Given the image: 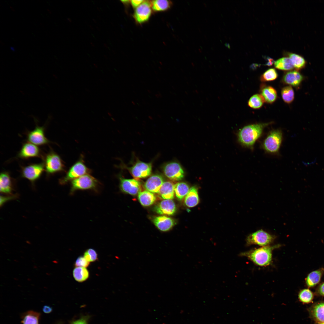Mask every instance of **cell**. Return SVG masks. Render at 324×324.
Instances as JSON below:
<instances>
[{"label":"cell","mask_w":324,"mask_h":324,"mask_svg":"<svg viewBox=\"0 0 324 324\" xmlns=\"http://www.w3.org/2000/svg\"><path fill=\"white\" fill-rule=\"evenodd\" d=\"M270 123H260L245 126L239 131L238 140L245 147L252 148L261 136L263 130Z\"/></svg>","instance_id":"obj_1"},{"label":"cell","mask_w":324,"mask_h":324,"mask_svg":"<svg viewBox=\"0 0 324 324\" xmlns=\"http://www.w3.org/2000/svg\"><path fill=\"white\" fill-rule=\"evenodd\" d=\"M280 246V244H277L263 246L242 252L239 255L240 256L247 257L257 265L261 266H266L268 265L271 262L272 250Z\"/></svg>","instance_id":"obj_2"},{"label":"cell","mask_w":324,"mask_h":324,"mask_svg":"<svg viewBox=\"0 0 324 324\" xmlns=\"http://www.w3.org/2000/svg\"><path fill=\"white\" fill-rule=\"evenodd\" d=\"M99 183L98 181L89 174L84 175L71 181L70 193L72 194L78 190H96Z\"/></svg>","instance_id":"obj_3"},{"label":"cell","mask_w":324,"mask_h":324,"mask_svg":"<svg viewBox=\"0 0 324 324\" xmlns=\"http://www.w3.org/2000/svg\"><path fill=\"white\" fill-rule=\"evenodd\" d=\"M91 170L86 165L82 156L69 169L65 176L60 180L62 184H65L84 175L89 174Z\"/></svg>","instance_id":"obj_4"},{"label":"cell","mask_w":324,"mask_h":324,"mask_svg":"<svg viewBox=\"0 0 324 324\" xmlns=\"http://www.w3.org/2000/svg\"><path fill=\"white\" fill-rule=\"evenodd\" d=\"M282 140L281 130L277 129L270 132L262 144L263 149L271 153H277L279 149Z\"/></svg>","instance_id":"obj_5"},{"label":"cell","mask_w":324,"mask_h":324,"mask_svg":"<svg viewBox=\"0 0 324 324\" xmlns=\"http://www.w3.org/2000/svg\"><path fill=\"white\" fill-rule=\"evenodd\" d=\"M275 238V236L261 229L248 236L246 239V243L247 245L256 244L265 246L272 243Z\"/></svg>","instance_id":"obj_6"},{"label":"cell","mask_w":324,"mask_h":324,"mask_svg":"<svg viewBox=\"0 0 324 324\" xmlns=\"http://www.w3.org/2000/svg\"><path fill=\"white\" fill-rule=\"evenodd\" d=\"M44 166L47 173L52 174L64 170V165L60 157L51 151L46 156Z\"/></svg>","instance_id":"obj_7"},{"label":"cell","mask_w":324,"mask_h":324,"mask_svg":"<svg viewBox=\"0 0 324 324\" xmlns=\"http://www.w3.org/2000/svg\"><path fill=\"white\" fill-rule=\"evenodd\" d=\"M128 169L132 176L138 179L147 177L150 175L152 171L151 163L138 161Z\"/></svg>","instance_id":"obj_8"},{"label":"cell","mask_w":324,"mask_h":324,"mask_svg":"<svg viewBox=\"0 0 324 324\" xmlns=\"http://www.w3.org/2000/svg\"><path fill=\"white\" fill-rule=\"evenodd\" d=\"M165 175L172 181L181 180L184 177V172L181 165L176 162L168 163L164 165L163 168Z\"/></svg>","instance_id":"obj_9"},{"label":"cell","mask_w":324,"mask_h":324,"mask_svg":"<svg viewBox=\"0 0 324 324\" xmlns=\"http://www.w3.org/2000/svg\"><path fill=\"white\" fill-rule=\"evenodd\" d=\"M119 187L122 191L131 195H135L141 191L140 182L136 179H127L119 177Z\"/></svg>","instance_id":"obj_10"},{"label":"cell","mask_w":324,"mask_h":324,"mask_svg":"<svg viewBox=\"0 0 324 324\" xmlns=\"http://www.w3.org/2000/svg\"><path fill=\"white\" fill-rule=\"evenodd\" d=\"M45 170L43 163L32 164L22 168V176L28 180L33 182L38 179Z\"/></svg>","instance_id":"obj_11"},{"label":"cell","mask_w":324,"mask_h":324,"mask_svg":"<svg viewBox=\"0 0 324 324\" xmlns=\"http://www.w3.org/2000/svg\"><path fill=\"white\" fill-rule=\"evenodd\" d=\"M151 8V1H144L137 7L134 14V17L136 22L141 24L147 21L152 14Z\"/></svg>","instance_id":"obj_12"},{"label":"cell","mask_w":324,"mask_h":324,"mask_svg":"<svg viewBox=\"0 0 324 324\" xmlns=\"http://www.w3.org/2000/svg\"><path fill=\"white\" fill-rule=\"evenodd\" d=\"M45 128L37 125L35 128L29 131L27 134V140L30 142L37 146L46 145L49 141L46 137L44 134Z\"/></svg>","instance_id":"obj_13"},{"label":"cell","mask_w":324,"mask_h":324,"mask_svg":"<svg viewBox=\"0 0 324 324\" xmlns=\"http://www.w3.org/2000/svg\"><path fill=\"white\" fill-rule=\"evenodd\" d=\"M176 207L172 200H164L160 201L154 208L157 213L161 215H171L176 211Z\"/></svg>","instance_id":"obj_14"},{"label":"cell","mask_w":324,"mask_h":324,"mask_svg":"<svg viewBox=\"0 0 324 324\" xmlns=\"http://www.w3.org/2000/svg\"><path fill=\"white\" fill-rule=\"evenodd\" d=\"M40 151L36 145L30 142L24 143L18 154V157L21 158L28 159L38 157L40 155Z\"/></svg>","instance_id":"obj_15"},{"label":"cell","mask_w":324,"mask_h":324,"mask_svg":"<svg viewBox=\"0 0 324 324\" xmlns=\"http://www.w3.org/2000/svg\"><path fill=\"white\" fill-rule=\"evenodd\" d=\"M162 176L158 174L153 175L146 181L144 186L145 188L152 193H158L164 182Z\"/></svg>","instance_id":"obj_16"},{"label":"cell","mask_w":324,"mask_h":324,"mask_svg":"<svg viewBox=\"0 0 324 324\" xmlns=\"http://www.w3.org/2000/svg\"><path fill=\"white\" fill-rule=\"evenodd\" d=\"M153 221L158 228L164 232L168 231L170 230L175 223L173 219L163 215L154 217Z\"/></svg>","instance_id":"obj_17"},{"label":"cell","mask_w":324,"mask_h":324,"mask_svg":"<svg viewBox=\"0 0 324 324\" xmlns=\"http://www.w3.org/2000/svg\"><path fill=\"white\" fill-rule=\"evenodd\" d=\"M303 80V76L297 70H292L286 73L283 78V81L285 83L294 87L299 86Z\"/></svg>","instance_id":"obj_18"},{"label":"cell","mask_w":324,"mask_h":324,"mask_svg":"<svg viewBox=\"0 0 324 324\" xmlns=\"http://www.w3.org/2000/svg\"><path fill=\"white\" fill-rule=\"evenodd\" d=\"M260 94L265 102L272 104L276 100L277 94L276 90L271 86L262 85L260 89Z\"/></svg>","instance_id":"obj_19"},{"label":"cell","mask_w":324,"mask_h":324,"mask_svg":"<svg viewBox=\"0 0 324 324\" xmlns=\"http://www.w3.org/2000/svg\"><path fill=\"white\" fill-rule=\"evenodd\" d=\"M174 184L170 181L164 182L158 193L160 196L165 200H172L174 197Z\"/></svg>","instance_id":"obj_20"},{"label":"cell","mask_w":324,"mask_h":324,"mask_svg":"<svg viewBox=\"0 0 324 324\" xmlns=\"http://www.w3.org/2000/svg\"><path fill=\"white\" fill-rule=\"evenodd\" d=\"M199 201L197 190L196 188L193 187L190 189L188 192L185 196L184 201L185 204L189 207H193L196 206Z\"/></svg>","instance_id":"obj_21"},{"label":"cell","mask_w":324,"mask_h":324,"mask_svg":"<svg viewBox=\"0 0 324 324\" xmlns=\"http://www.w3.org/2000/svg\"><path fill=\"white\" fill-rule=\"evenodd\" d=\"M138 197L141 204L145 206H151L156 200L155 195L152 193L147 190L140 192L138 194Z\"/></svg>","instance_id":"obj_22"},{"label":"cell","mask_w":324,"mask_h":324,"mask_svg":"<svg viewBox=\"0 0 324 324\" xmlns=\"http://www.w3.org/2000/svg\"><path fill=\"white\" fill-rule=\"evenodd\" d=\"M310 312L312 317L318 323L324 322V302L314 305Z\"/></svg>","instance_id":"obj_23"},{"label":"cell","mask_w":324,"mask_h":324,"mask_svg":"<svg viewBox=\"0 0 324 324\" xmlns=\"http://www.w3.org/2000/svg\"><path fill=\"white\" fill-rule=\"evenodd\" d=\"M0 191L8 193L11 190V180L9 173L6 172L1 173L0 176Z\"/></svg>","instance_id":"obj_24"},{"label":"cell","mask_w":324,"mask_h":324,"mask_svg":"<svg viewBox=\"0 0 324 324\" xmlns=\"http://www.w3.org/2000/svg\"><path fill=\"white\" fill-rule=\"evenodd\" d=\"M322 269H320L313 271L308 275L306 283L308 287H313L317 284L320 281L323 273Z\"/></svg>","instance_id":"obj_25"},{"label":"cell","mask_w":324,"mask_h":324,"mask_svg":"<svg viewBox=\"0 0 324 324\" xmlns=\"http://www.w3.org/2000/svg\"><path fill=\"white\" fill-rule=\"evenodd\" d=\"M175 195L180 200H182L186 196L190 189L188 185L184 182H178L174 185Z\"/></svg>","instance_id":"obj_26"},{"label":"cell","mask_w":324,"mask_h":324,"mask_svg":"<svg viewBox=\"0 0 324 324\" xmlns=\"http://www.w3.org/2000/svg\"><path fill=\"white\" fill-rule=\"evenodd\" d=\"M40 314L32 310L29 311L24 314L22 317V324H38Z\"/></svg>","instance_id":"obj_27"},{"label":"cell","mask_w":324,"mask_h":324,"mask_svg":"<svg viewBox=\"0 0 324 324\" xmlns=\"http://www.w3.org/2000/svg\"><path fill=\"white\" fill-rule=\"evenodd\" d=\"M73 275L76 280L81 282L86 280L88 278L89 273L86 268L76 267L73 270Z\"/></svg>","instance_id":"obj_28"},{"label":"cell","mask_w":324,"mask_h":324,"mask_svg":"<svg viewBox=\"0 0 324 324\" xmlns=\"http://www.w3.org/2000/svg\"><path fill=\"white\" fill-rule=\"evenodd\" d=\"M274 66L278 69L284 70H290L294 68L290 58L287 57L278 59L274 62Z\"/></svg>","instance_id":"obj_29"},{"label":"cell","mask_w":324,"mask_h":324,"mask_svg":"<svg viewBox=\"0 0 324 324\" xmlns=\"http://www.w3.org/2000/svg\"><path fill=\"white\" fill-rule=\"evenodd\" d=\"M292 64L296 69L300 70L304 68L306 64L304 58L298 54L290 53L288 54Z\"/></svg>","instance_id":"obj_30"},{"label":"cell","mask_w":324,"mask_h":324,"mask_svg":"<svg viewBox=\"0 0 324 324\" xmlns=\"http://www.w3.org/2000/svg\"><path fill=\"white\" fill-rule=\"evenodd\" d=\"M151 3L152 9L155 12L166 10L170 8L171 5L170 1L165 0L152 1Z\"/></svg>","instance_id":"obj_31"},{"label":"cell","mask_w":324,"mask_h":324,"mask_svg":"<svg viewBox=\"0 0 324 324\" xmlns=\"http://www.w3.org/2000/svg\"><path fill=\"white\" fill-rule=\"evenodd\" d=\"M281 94L283 100L286 103H291L294 99V93L291 86L283 88L281 90Z\"/></svg>","instance_id":"obj_32"},{"label":"cell","mask_w":324,"mask_h":324,"mask_svg":"<svg viewBox=\"0 0 324 324\" xmlns=\"http://www.w3.org/2000/svg\"><path fill=\"white\" fill-rule=\"evenodd\" d=\"M265 101L260 94H256L253 95L248 101V106L253 109L260 108L262 106Z\"/></svg>","instance_id":"obj_33"},{"label":"cell","mask_w":324,"mask_h":324,"mask_svg":"<svg viewBox=\"0 0 324 324\" xmlns=\"http://www.w3.org/2000/svg\"><path fill=\"white\" fill-rule=\"evenodd\" d=\"M298 298L300 301L304 303H308L311 302L314 298L312 292L308 289H304L299 292Z\"/></svg>","instance_id":"obj_34"},{"label":"cell","mask_w":324,"mask_h":324,"mask_svg":"<svg viewBox=\"0 0 324 324\" xmlns=\"http://www.w3.org/2000/svg\"><path fill=\"white\" fill-rule=\"evenodd\" d=\"M278 76V73L274 68H270L266 71L260 76L262 82L272 81L275 80Z\"/></svg>","instance_id":"obj_35"},{"label":"cell","mask_w":324,"mask_h":324,"mask_svg":"<svg viewBox=\"0 0 324 324\" xmlns=\"http://www.w3.org/2000/svg\"><path fill=\"white\" fill-rule=\"evenodd\" d=\"M84 257L88 262L95 261L98 259V254L96 251L92 248L87 249L84 254Z\"/></svg>","instance_id":"obj_36"},{"label":"cell","mask_w":324,"mask_h":324,"mask_svg":"<svg viewBox=\"0 0 324 324\" xmlns=\"http://www.w3.org/2000/svg\"><path fill=\"white\" fill-rule=\"evenodd\" d=\"M89 265V262H88L84 256H80L76 259L75 263L76 267H80L86 268Z\"/></svg>","instance_id":"obj_37"},{"label":"cell","mask_w":324,"mask_h":324,"mask_svg":"<svg viewBox=\"0 0 324 324\" xmlns=\"http://www.w3.org/2000/svg\"><path fill=\"white\" fill-rule=\"evenodd\" d=\"M90 317L88 315L83 316L78 319L72 321L70 324H88Z\"/></svg>","instance_id":"obj_38"},{"label":"cell","mask_w":324,"mask_h":324,"mask_svg":"<svg viewBox=\"0 0 324 324\" xmlns=\"http://www.w3.org/2000/svg\"><path fill=\"white\" fill-rule=\"evenodd\" d=\"M144 1L143 0H131L130 1L132 7L134 8H136L139 6Z\"/></svg>","instance_id":"obj_39"},{"label":"cell","mask_w":324,"mask_h":324,"mask_svg":"<svg viewBox=\"0 0 324 324\" xmlns=\"http://www.w3.org/2000/svg\"><path fill=\"white\" fill-rule=\"evenodd\" d=\"M14 196L6 197L1 196L0 197V205L3 204L5 202L9 200L13 199Z\"/></svg>","instance_id":"obj_40"},{"label":"cell","mask_w":324,"mask_h":324,"mask_svg":"<svg viewBox=\"0 0 324 324\" xmlns=\"http://www.w3.org/2000/svg\"><path fill=\"white\" fill-rule=\"evenodd\" d=\"M43 310L45 313L49 314L52 312V308L49 306L45 305L43 308Z\"/></svg>","instance_id":"obj_41"},{"label":"cell","mask_w":324,"mask_h":324,"mask_svg":"<svg viewBox=\"0 0 324 324\" xmlns=\"http://www.w3.org/2000/svg\"><path fill=\"white\" fill-rule=\"evenodd\" d=\"M318 291L320 295L324 296V283L320 285L318 288Z\"/></svg>","instance_id":"obj_42"},{"label":"cell","mask_w":324,"mask_h":324,"mask_svg":"<svg viewBox=\"0 0 324 324\" xmlns=\"http://www.w3.org/2000/svg\"><path fill=\"white\" fill-rule=\"evenodd\" d=\"M267 62L266 64V65H268V66H271V65H272L273 64V63L274 62V61L273 59H272V58H269V57H268L267 59Z\"/></svg>","instance_id":"obj_43"},{"label":"cell","mask_w":324,"mask_h":324,"mask_svg":"<svg viewBox=\"0 0 324 324\" xmlns=\"http://www.w3.org/2000/svg\"><path fill=\"white\" fill-rule=\"evenodd\" d=\"M316 161V160H314V161H312V162H304V165L305 166L309 165H310L311 164H315Z\"/></svg>","instance_id":"obj_44"},{"label":"cell","mask_w":324,"mask_h":324,"mask_svg":"<svg viewBox=\"0 0 324 324\" xmlns=\"http://www.w3.org/2000/svg\"><path fill=\"white\" fill-rule=\"evenodd\" d=\"M225 45H226V46L227 47H228V48L230 47V45H229V44H228L226 43L225 44Z\"/></svg>","instance_id":"obj_45"},{"label":"cell","mask_w":324,"mask_h":324,"mask_svg":"<svg viewBox=\"0 0 324 324\" xmlns=\"http://www.w3.org/2000/svg\"><path fill=\"white\" fill-rule=\"evenodd\" d=\"M317 324H324V322H323V323H318Z\"/></svg>","instance_id":"obj_46"}]
</instances>
